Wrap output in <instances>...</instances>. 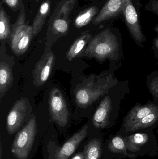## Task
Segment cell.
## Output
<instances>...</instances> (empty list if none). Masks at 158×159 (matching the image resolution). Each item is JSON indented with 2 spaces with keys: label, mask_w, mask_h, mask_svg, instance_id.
Returning <instances> with one entry per match:
<instances>
[{
  "label": "cell",
  "mask_w": 158,
  "mask_h": 159,
  "mask_svg": "<svg viewBox=\"0 0 158 159\" xmlns=\"http://www.w3.org/2000/svg\"><path fill=\"white\" fill-rule=\"evenodd\" d=\"M35 1H36V2H38L40 0H35Z\"/></svg>",
  "instance_id": "obj_29"
},
{
  "label": "cell",
  "mask_w": 158,
  "mask_h": 159,
  "mask_svg": "<svg viewBox=\"0 0 158 159\" xmlns=\"http://www.w3.org/2000/svg\"><path fill=\"white\" fill-rule=\"evenodd\" d=\"M109 75L93 76L77 88L75 92L76 103L81 108H85L106 93L110 88Z\"/></svg>",
  "instance_id": "obj_1"
},
{
  "label": "cell",
  "mask_w": 158,
  "mask_h": 159,
  "mask_svg": "<svg viewBox=\"0 0 158 159\" xmlns=\"http://www.w3.org/2000/svg\"><path fill=\"white\" fill-rule=\"evenodd\" d=\"M155 45L156 47L158 49V39H156L154 41Z\"/></svg>",
  "instance_id": "obj_27"
},
{
  "label": "cell",
  "mask_w": 158,
  "mask_h": 159,
  "mask_svg": "<svg viewBox=\"0 0 158 159\" xmlns=\"http://www.w3.org/2000/svg\"><path fill=\"white\" fill-rule=\"evenodd\" d=\"M33 36L32 26H29L26 23L25 7L22 2L20 12L13 25L11 35V48L14 53L19 56L25 53Z\"/></svg>",
  "instance_id": "obj_3"
},
{
  "label": "cell",
  "mask_w": 158,
  "mask_h": 159,
  "mask_svg": "<svg viewBox=\"0 0 158 159\" xmlns=\"http://www.w3.org/2000/svg\"><path fill=\"white\" fill-rule=\"evenodd\" d=\"M71 159H84L83 152H79L75 155Z\"/></svg>",
  "instance_id": "obj_26"
},
{
  "label": "cell",
  "mask_w": 158,
  "mask_h": 159,
  "mask_svg": "<svg viewBox=\"0 0 158 159\" xmlns=\"http://www.w3.org/2000/svg\"><path fill=\"white\" fill-rule=\"evenodd\" d=\"M108 148L109 151L115 154H122L128 157H135V154L128 153L125 138L120 135L115 136L109 141Z\"/></svg>",
  "instance_id": "obj_16"
},
{
  "label": "cell",
  "mask_w": 158,
  "mask_h": 159,
  "mask_svg": "<svg viewBox=\"0 0 158 159\" xmlns=\"http://www.w3.org/2000/svg\"><path fill=\"white\" fill-rule=\"evenodd\" d=\"M50 7V0H45L40 6L32 24V30L34 36L37 35L42 29L47 17L49 15Z\"/></svg>",
  "instance_id": "obj_14"
},
{
  "label": "cell",
  "mask_w": 158,
  "mask_h": 159,
  "mask_svg": "<svg viewBox=\"0 0 158 159\" xmlns=\"http://www.w3.org/2000/svg\"><path fill=\"white\" fill-rule=\"evenodd\" d=\"M87 126L83 127L73 134L56 152L55 159H69L74 153L83 140L87 136Z\"/></svg>",
  "instance_id": "obj_9"
},
{
  "label": "cell",
  "mask_w": 158,
  "mask_h": 159,
  "mask_svg": "<svg viewBox=\"0 0 158 159\" xmlns=\"http://www.w3.org/2000/svg\"><path fill=\"white\" fill-rule=\"evenodd\" d=\"M98 11L96 7H92L81 12L74 21L75 26L78 28H82L87 25L95 16Z\"/></svg>",
  "instance_id": "obj_20"
},
{
  "label": "cell",
  "mask_w": 158,
  "mask_h": 159,
  "mask_svg": "<svg viewBox=\"0 0 158 159\" xmlns=\"http://www.w3.org/2000/svg\"><path fill=\"white\" fill-rule=\"evenodd\" d=\"M158 111V106L153 104L138 105L132 108L124 120L125 130L153 112Z\"/></svg>",
  "instance_id": "obj_11"
},
{
  "label": "cell",
  "mask_w": 158,
  "mask_h": 159,
  "mask_svg": "<svg viewBox=\"0 0 158 159\" xmlns=\"http://www.w3.org/2000/svg\"><path fill=\"white\" fill-rule=\"evenodd\" d=\"M10 34L11 29L9 18L1 3L0 6V39L1 41L8 38Z\"/></svg>",
  "instance_id": "obj_21"
},
{
  "label": "cell",
  "mask_w": 158,
  "mask_h": 159,
  "mask_svg": "<svg viewBox=\"0 0 158 159\" xmlns=\"http://www.w3.org/2000/svg\"><path fill=\"white\" fill-rule=\"evenodd\" d=\"M112 109L111 99L106 96L103 99L94 115L92 123L96 129H104L109 125V115Z\"/></svg>",
  "instance_id": "obj_12"
},
{
  "label": "cell",
  "mask_w": 158,
  "mask_h": 159,
  "mask_svg": "<svg viewBox=\"0 0 158 159\" xmlns=\"http://www.w3.org/2000/svg\"><path fill=\"white\" fill-rule=\"evenodd\" d=\"M102 152V142L100 139L94 138L87 143L83 153L84 159H99Z\"/></svg>",
  "instance_id": "obj_18"
},
{
  "label": "cell",
  "mask_w": 158,
  "mask_h": 159,
  "mask_svg": "<svg viewBox=\"0 0 158 159\" xmlns=\"http://www.w3.org/2000/svg\"><path fill=\"white\" fill-rule=\"evenodd\" d=\"M53 28L58 33H65L68 30V22L65 19L56 18L53 22Z\"/></svg>",
  "instance_id": "obj_22"
},
{
  "label": "cell",
  "mask_w": 158,
  "mask_h": 159,
  "mask_svg": "<svg viewBox=\"0 0 158 159\" xmlns=\"http://www.w3.org/2000/svg\"><path fill=\"white\" fill-rule=\"evenodd\" d=\"M124 6V0H109L95 19L93 24H99L123 14Z\"/></svg>",
  "instance_id": "obj_10"
},
{
  "label": "cell",
  "mask_w": 158,
  "mask_h": 159,
  "mask_svg": "<svg viewBox=\"0 0 158 159\" xmlns=\"http://www.w3.org/2000/svg\"><path fill=\"white\" fill-rule=\"evenodd\" d=\"M3 1L8 7L15 11L20 7L22 2L21 0H3Z\"/></svg>",
  "instance_id": "obj_23"
},
{
  "label": "cell",
  "mask_w": 158,
  "mask_h": 159,
  "mask_svg": "<svg viewBox=\"0 0 158 159\" xmlns=\"http://www.w3.org/2000/svg\"><path fill=\"white\" fill-rule=\"evenodd\" d=\"M156 31L157 32L158 34V26L156 28Z\"/></svg>",
  "instance_id": "obj_28"
},
{
  "label": "cell",
  "mask_w": 158,
  "mask_h": 159,
  "mask_svg": "<svg viewBox=\"0 0 158 159\" xmlns=\"http://www.w3.org/2000/svg\"><path fill=\"white\" fill-rule=\"evenodd\" d=\"M37 132V123L33 116L16 135L12 153L17 159H27L31 151Z\"/></svg>",
  "instance_id": "obj_4"
},
{
  "label": "cell",
  "mask_w": 158,
  "mask_h": 159,
  "mask_svg": "<svg viewBox=\"0 0 158 159\" xmlns=\"http://www.w3.org/2000/svg\"><path fill=\"white\" fill-rule=\"evenodd\" d=\"M49 103L52 119L59 126L65 127L68 122L69 110L65 98L59 89L54 88L51 90Z\"/></svg>",
  "instance_id": "obj_5"
},
{
  "label": "cell",
  "mask_w": 158,
  "mask_h": 159,
  "mask_svg": "<svg viewBox=\"0 0 158 159\" xmlns=\"http://www.w3.org/2000/svg\"><path fill=\"white\" fill-rule=\"evenodd\" d=\"M13 75L9 66L6 62L0 63V94L2 98L8 89L12 86Z\"/></svg>",
  "instance_id": "obj_15"
},
{
  "label": "cell",
  "mask_w": 158,
  "mask_h": 159,
  "mask_svg": "<svg viewBox=\"0 0 158 159\" xmlns=\"http://www.w3.org/2000/svg\"><path fill=\"white\" fill-rule=\"evenodd\" d=\"M1 159H2V158H1Z\"/></svg>",
  "instance_id": "obj_30"
},
{
  "label": "cell",
  "mask_w": 158,
  "mask_h": 159,
  "mask_svg": "<svg viewBox=\"0 0 158 159\" xmlns=\"http://www.w3.org/2000/svg\"><path fill=\"white\" fill-rule=\"evenodd\" d=\"M124 3L123 15L126 25L135 40L138 43H142L143 41L144 35L136 9L132 0H124Z\"/></svg>",
  "instance_id": "obj_7"
},
{
  "label": "cell",
  "mask_w": 158,
  "mask_h": 159,
  "mask_svg": "<svg viewBox=\"0 0 158 159\" xmlns=\"http://www.w3.org/2000/svg\"><path fill=\"white\" fill-rule=\"evenodd\" d=\"M158 120V111L153 112L129 127L126 130L128 132H134L148 128L156 123Z\"/></svg>",
  "instance_id": "obj_19"
},
{
  "label": "cell",
  "mask_w": 158,
  "mask_h": 159,
  "mask_svg": "<svg viewBox=\"0 0 158 159\" xmlns=\"http://www.w3.org/2000/svg\"><path fill=\"white\" fill-rule=\"evenodd\" d=\"M90 36V34L88 33L84 34L79 36L70 48L66 58L71 61L78 57L84 49Z\"/></svg>",
  "instance_id": "obj_17"
},
{
  "label": "cell",
  "mask_w": 158,
  "mask_h": 159,
  "mask_svg": "<svg viewBox=\"0 0 158 159\" xmlns=\"http://www.w3.org/2000/svg\"><path fill=\"white\" fill-rule=\"evenodd\" d=\"M150 90L153 94L158 96V78L152 80L150 83Z\"/></svg>",
  "instance_id": "obj_24"
},
{
  "label": "cell",
  "mask_w": 158,
  "mask_h": 159,
  "mask_svg": "<svg viewBox=\"0 0 158 159\" xmlns=\"http://www.w3.org/2000/svg\"><path fill=\"white\" fill-rule=\"evenodd\" d=\"M28 101L22 98L17 101L9 111L6 118V130L8 134H14L21 126L26 116Z\"/></svg>",
  "instance_id": "obj_6"
},
{
  "label": "cell",
  "mask_w": 158,
  "mask_h": 159,
  "mask_svg": "<svg viewBox=\"0 0 158 159\" xmlns=\"http://www.w3.org/2000/svg\"><path fill=\"white\" fill-rule=\"evenodd\" d=\"M148 5L150 10L158 16V0H151Z\"/></svg>",
  "instance_id": "obj_25"
},
{
  "label": "cell",
  "mask_w": 158,
  "mask_h": 159,
  "mask_svg": "<svg viewBox=\"0 0 158 159\" xmlns=\"http://www.w3.org/2000/svg\"><path fill=\"white\" fill-rule=\"evenodd\" d=\"M118 48L117 37L109 30H106L96 35L82 54L86 57L102 61L113 57L118 51Z\"/></svg>",
  "instance_id": "obj_2"
},
{
  "label": "cell",
  "mask_w": 158,
  "mask_h": 159,
  "mask_svg": "<svg viewBox=\"0 0 158 159\" xmlns=\"http://www.w3.org/2000/svg\"><path fill=\"white\" fill-rule=\"evenodd\" d=\"M129 152L139 153L150 143V137L147 134L137 133L124 137Z\"/></svg>",
  "instance_id": "obj_13"
},
{
  "label": "cell",
  "mask_w": 158,
  "mask_h": 159,
  "mask_svg": "<svg viewBox=\"0 0 158 159\" xmlns=\"http://www.w3.org/2000/svg\"><path fill=\"white\" fill-rule=\"evenodd\" d=\"M54 59L53 52H48L36 63L32 71L33 83L36 87L42 86L47 81L53 69Z\"/></svg>",
  "instance_id": "obj_8"
}]
</instances>
